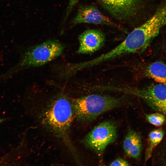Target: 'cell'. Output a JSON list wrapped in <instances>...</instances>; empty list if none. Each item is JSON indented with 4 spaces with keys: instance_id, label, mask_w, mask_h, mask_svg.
<instances>
[{
    "instance_id": "obj_15",
    "label": "cell",
    "mask_w": 166,
    "mask_h": 166,
    "mask_svg": "<svg viewBox=\"0 0 166 166\" xmlns=\"http://www.w3.org/2000/svg\"><path fill=\"white\" fill-rule=\"evenodd\" d=\"M110 166H127L130 165L128 162L121 158L118 157L116 159L109 164Z\"/></svg>"
},
{
    "instance_id": "obj_8",
    "label": "cell",
    "mask_w": 166,
    "mask_h": 166,
    "mask_svg": "<svg viewBox=\"0 0 166 166\" xmlns=\"http://www.w3.org/2000/svg\"><path fill=\"white\" fill-rule=\"evenodd\" d=\"M79 45L77 53L88 54L98 50L103 45L105 37L100 30L90 29L87 30L78 36Z\"/></svg>"
},
{
    "instance_id": "obj_3",
    "label": "cell",
    "mask_w": 166,
    "mask_h": 166,
    "mask_svg": "<svg viewBox=\"0 0 166 166\" xmlns=\"http://www.w3.org/2000/svg\"><path fill=\"white\" fill-rule=\"evenodd\" d=\"M166 24V3L148 20L132 31L126 39L136 53L144 51Z\"/></svg>"
},
{
    "instance_id": "obj_6",
    "label": "cell",
    "mask_w": 166,
    "mask_h": 166,
    "mask_svg": "<svg viewBox=\"0 0 166 166\" xmlns=\"http://www.w3.org/2000/svg\"><path fill=\"white\" fill-rule=\"evenodd\" d=\"M81 23L105 25L123 30L119 26L104 15L96 7L92 5L80 6L76 15L71 23L73 26Z\"/></svg>"
},
{
    "instance_id": "obj_11",
    "label": "cell",
    "mask_w": 166,
    "mask_h": 166,
    "mask_svg": "<svg viewBox=\"0 0 166 166\" xmlns=\"http://www.w3.org/2000/svg\"><path fill=\"white\" fill-rule=\"evenodd\" d=\"M147 75L156 82L166 85V65L161 61L151 64L146 69Z\"/></svg>"
},
{
    "instance_id": "obj_13",
    "label": "cell",
    "mask_w": 166,
    "mask_h": 166,
    "mask_svg": "<svg viewBox=\"0 0 166 166\" xmlns=\"http://www.w3.org/2000/svg\"><path fill=\"white\" fill-rule=\"evenodd\" d=\"M147 120L151 124L156 126L163 125L165 121L164 115L161 113H155L146 115Z\"/></svg>"
},
{
    "instance_id": "obj_14",
    "label": "cell",
    "mask_w": 166,
    "mask_h": 166,
    "mask_svg": "<svg viewBox=\"0 0 166 166\" xmlns=\"http://www.w3.org/2000/svg\"><path fill=\"white\" fill-rule=\"evenodd\" d=\"M154 109L166 115V101H163L147 102Z\"/></svg>"
},
{
    "instance_id": "obj_1",
    "label": "cell",
    "mask_w": 166,
    "mask_h": 166,
    "mask_svg": "<svg viewBox=\"0 0 166 166\" xmlns=\"http://www.w3.org/2000/svg\"><path fill=\"white\" fill-rule=\"evenodd\" d=\"M73 104L68 98L61 96L51 102L42 117L45 126L64 141L73 151L74 149L69 137V132L73 121Z\"/></svg>"
},
{
    "instance_id": "obj_10",
    "label": "cell",
    "mask_w": 166,
    "mask_h": 166,
    "mask_svg": "<svg viewBox=\"0 0 166 166\" xmlns=\"http://www.w3.org/2000/svg\"><path fill=\"white\" fill-rule=\"evenodd\" d=\"M123 148L128 156L135 159L139 158L142 148L140 136L134 130L128 129L123 141Z\"/></svg>"
},
{
    "instance_id": "obj_12",
    "label": "cell",
    "mask_w": 166,
    "mask_h": 166,
    "mask_svg": "<svg viewBox=\"0 0 166 166\" xmlns=\"http://www.w3.org/2000/svg\"><path fill=\"white\" fill-rule=\"evenodd\" d=\"M164 135V132L161 129L153 130L149 133L145 154V161L151 157L154 150L162 140Z\"/></svg>"
},
{
    "instance_id": "obj_7",
    "label": "cell",
    "mask_w": 166,
    "mask_h": 166,
    "mask_svg": "<svg viewBox=\"0 0 166 166\" xmlns=\"http://www.w3.org/2000/svg\"><path fill=\"white\" fill-rule=\"evenodd\" d=\"M140 0H98L113 16L121 20L129 18L136 12Z\"/></svg>"
},
{
    "instance_id": "obj_9",
    "label": "cell",
    "mask_w": 166,
    "mask_h": 166,
    "mask_svg": "<svg viewBox=\"0 0 166 166\" xmlns=\"http://www.w3.org/2000/svg\"><path fill=\"white\" fill-rule=\"evenodd\" d=\"M117 90L121 92L137 96L146 102L166 101V85L161 84L152 85L142 89L117 87Z\"/></svg>"
},
{
    "instance_id": "obj_17",
    "label": "cell",
    "mask_w": 166,
    "mask_h": 166,
    "mask_svg": "<svg viewBox=\"0 0 166 166\" xmlns=\"http://www.w3.org/2000/svg\"><path fill=\"white\" fill-rule=\"evenodd\" d=\"M5 120V119L0 118V124L4 121Z\"/></svg>"
},
{
    "instance_id": "obj_16",
    "label": "cell",
    "mask_w": 166,
    "mask_h": 166,
    "mask_svg": "<svg viewBox=\"0 0 166 166\" xmlns=\"http://www.w3.org/2000/svg\"><path fill=\"white\" fill-rule=\"evenodd\" d=\"M79 0H69L67 8L66 9V14L65 18V20L68 18L69 13L72 10L78 3Z\"/></svg>"
},
{
    "instance_id": "obj_5",
    "label": "cell",
    "mask_w": 166,
    "mask_h": 166,
    "mask_svg": "<svg viewBox=\"0 0 166 166\" xmlns=\"http://www.w3.org/2000/svg\"><path fill=\"white\" fill-rule=\"evenodd\" d=\"M117 137V126L111 121L98 124L87 135L83 142L85 146L101 156L107 147L114 142Z\"/></svg>"
},
{
    "instance_id": "obj_4",
    "label": "cell",
    "mask_w": 166,
    "mask_h": 166,
    "mask_svg": "<svg viewBox=\"0 0 166 166\" xmlns=\"http://www.w3.org/2000/svg\"><path fill=\"white\" fill-rule=\"evenodd\" d=\"M64 48L63 44L58 41H47L27 50L19 65L26 68L43 65L60 55Z\"/></svg>"
},
{
    "instance_id": "obj_2",
    "label": "cell",
    "mask_w": 166,
    "mask_h": 166,
    "mask_svg": "<svg viewBox=\"0 0 166 166\" xmlns=\"http://www.w3.org/2000/svg\"><path fill=\"white\" fill-rule=\"evenodd\" d=\"M125 103L124 97L92 94L76 99L73 105L77 119L88 122L106 112L122 106Z\"/></svg>"
}]
</instances>
